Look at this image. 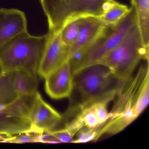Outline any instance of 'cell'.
Here are the masks:
<instances>
[{"mask_svg":"<svg viewBox=\"0 0 149 149\" xmlns=\"http://www.w3.org/2000/svg\"><path fill=\"white\" fill-rule=\"evenodd\" d=\"M115 97L109 118L97 129L98 138L104 134L115 135L135 121L149 102V63L140 67L134 77L124 80Z\"/></svg>","mask_w":149,"mask_h":149,"instance_id":"1","label":"cell"},{"mask_svg":"<svg viewBox=\"0 0 149 149\" xmlns=\"http://www.w3.org/2000/svg\"><path fill=\"white\" fill-rule=\"evenodd\" d=\"M49 33L40 36L22 33L0 49V72L24 70L37 74Z\"/></svg>","mask_w":149,"mask_h":149,"instance_id":"2","label":"cell"},{"mask_svg":"<svg viewBox=\"0 0 149 149\" xmlns=\"http://www.w3.org/2000/svg\"><path fill=\"white\" fill-rule=\"evenodd\" d=\"M142 60L149 61V47L144 43L136 21L122 41L98 64L109 68L119 80H125Z\"/></svg>","mask_w":149,"mask_h":149,"instance_id":"3","label":"cell"},{"mask_svg":"<svg viewBox=\"0 0 149 149\" xmlns=\"http://www.w3.org/2000/svg\"><path fill=\"white\" fill-rule=\"evenodd\" d=\"M73 77L74 88L81 98L79 103L112 101L124 81L118 79L109 68L101 64L86 67Z\"/></svg>","mask_w":149,"mask_h":149,"instance_id":"4","label":"cell"},{"mask_svg":"<svg viewBox=\"0 0 149 149\" xmlns=\"http://www.w3.org/2000/svg\"><path fill=\"white\" fill-rule=\"evenodd\" d=\"M136 21V11L132 6L130 12L120 21L115 25H107L100 36L86 49L83 69L99 63L122 41Z\"/></svg>","mask_w":149,"mask_h":149,"instance_id":"5","label":"cell"},{"mask_svg":"<svg viewBox=\"0 0 149 149\" xmlns=\"http://www.w3.org/2000/svg\"><path fill=\"white\" fill-rule=\"evenodd\" d=\"M111 0H61L47 19L49 31H60L72 20L88 17L99 18Z\"/></svg>","mask_w":149,"mask_h":149,"instance_id":"6","label":"cell"},{"mask_svg":"<svg viewBox=\"0 0 149 149\" xmlns=\"http://www.w3.org/2000/svg\"><path fill=\"white\" fill-rule=\"evenodd\" d=\"M60 31H49V38L37 70V74L45 78L68 60V47L62 41Z\"/></svg>","mask_w":149,"mask_h":149,"instance_id":"7","label":"cell"},{"mask_svg":"<svg viewBox=\"0 0 149 149\" xmlns=\"http://www.w3.org/2000/svg\"><path fill=\"white\" fill-rule=\"evenodd\" d=\"M29 119L32 130L42 132H49L58 129L61 123L62 115L46 102L38 92Z\"/></svg>","mask_w":149,"mask_h":149,"instance_id":"8","label":"cell"},{"mask_svg":"<svg viewBox=\"0 0 149 149\" xmlns=\"http://www.w3.org/2000/svg\"><path fill=\"white\" fill-rule=\"evenodd\" d=\"M44 79L45 91L52 99H63L72 95L74 77L68 60Z\"/></svg>","mask_w":149,"mask_h":149,"instance_id":"9","label":"cell"},{"mask_svg":"<svg viewBox=\"0 0 149 149\" xmlns=\"http://www.w3.org/2000/svg\"><path fill=\"white\" fill-rule=\"evenodd\" d=\"M28 31L24 12L15 8H0V49L19 35Z\"/></svg>","mask_w":149,"mask_h":149,"instance_id":"10","label":"cell"},{"mask_svg":"<svg viewBox=\"0 0 149 149\" xmlns=\"http://www.w3.org/2000/svg\"><path fill=\"white\" fill-rule=\"evenodd\" d=\"M106 26L97 17L83 18L77 38L74 44L69 48L68 60L75 52L91 46L100 36Z\"/></svg>","mask_w":149,"mask_h":149,"instance_id":"11","label":"cell"},{"mask_svg":"<svg viewBox=\"0 0 149 149\" xmlns=\"http://www.w3.org/2000/svg\"><path fill=\"white\" fill-rule=\"evenodd\" d=\"M31 130L29 118L0 110V134L14 135Z\"/></svg>","mask_w":149,"mask_h":149,"instance_id":"12","label":"cell"},{"mask_svg":"<svg viewBox=\"0 0 149 149\" xmlns=\"http://www.w3.org/2000/svg\"><path fill=\"white\" fill-rule=\"evenodd\" d=\"M15 88L19 96L34 95L38 91L39 81L36 74L24 70L14 72Z\"/></svg>","mask_w":149,"mask_h":149,"instance_id":"13","label":"cell"},{"mask_svg":"<svg viewBox=\"0 0 149 149\" xmlns=\"http://www.w3.org/2000/svg\"><path fill=\"white\" fill-rule=\"evenodd\" d=\"M136 13V22L146 46H149V0H131Z\"/></svg>","mask_w":149,"mask_h":149,"instance_id":"14","label":"cell"},{"mask_svg":"<svg viewBox=\"0 0 149 149\" xmlns=\"http://www.w3.org/2000/svg\"><path fill=\"white\" fill-rule=\"evenodd\" d=\"M127 6L111 0L99 19L106 25L117 24L130 12Z\"/></svg>","mask_w":149,"mask_h":149,"instance_id":"15","label":"cell"},{"mask_svg":"<svg viewBox=\"0 0 149 149\" xmlns=\"http://www.w3.org/2000/svg\"><path fill=\"white\" fill-rule=\"evenodd\" d=\"M15 88L14 72H0V104H7L19 97Z\"/></svg>","mask_w":149,"mask_h":149,"instance_id":"16","label":"cell"},{"mask_svg":"<svg viewBox=\"0 0 149 149\" xmlns=\"http://www.w3.org/2000/svg\"><path fill=\"white\" fill-rule=\"evenodd\" d=\"M83 18L72 20L65 25L60 31L62 41L68 49L77 38Z\"/></svg>","mask_w":149,"mask_h":149,"instance_id":"17","label":"cell"},{"mask_svg":"<svg viewBox=\"0 0 149 149\" xmlns=\"http://www.w3.org/2000/svg\"><path fill=\"white\" fill-rule=\"evenodd\" d=\"M43 132L32 129L28 131L13 135L8 143H41V138Z\"/></svg>","mask_w":149,"mask_h":149,"instance_id":"18","label":"cell"},{"mask_svg":"<svg viewBox=\"0 0 149 149\" xmlns=\"http://www.w3.org/2000/svg\"><path fill=\"white\" fill-rule=\"evenodd\" d=\"M49 132L56 139L58 143H71L74 136L71 132L64 128H61Z\"/></svg>","mask_w":149,"mask_h":149,"instance_id":"19","label":"cell"},{"mask_svg":"<svg viewBox=\"0 0 149 149\" xmlns=\"http://www.w3.org/2000/svg\"><path fill=\"white\" fill-rule=\"evenodd\" d=\"M61 0H40L41 5L47 19L51 17Z\"/></svg>","mask_w":149,"mask_h":149,"instance_id":"20","label":"cell"},{"mask_svg":"<svg viewBox=\"0 0 149 149\" xmlns=\"http://www.w3.org/2000/svg\"><path fill=\"white\" fill-rule=\"evenodd\" d=\"M13 135H6L0 134V143H8Z\"/></svg>","mask_w":149,"mask_h":149,"instance_id":"21","label":"cell"}]
</instances>
